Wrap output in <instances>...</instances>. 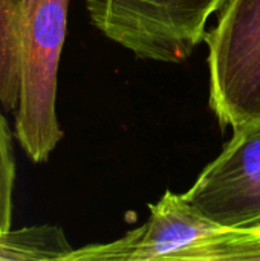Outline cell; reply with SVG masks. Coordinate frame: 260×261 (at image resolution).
Here are the masks:
<instances>
[{"mask_svg": "<svg viewBox=\"0 0 260 261\" xmlns=\"http://www.w3.org/2000/svg\"><path fill=\"white\" fill-rule=\"evenodd\" d=\"M224 225H260V116L238 128L222 153L181 194Z\"/></svg>", "mask_w": 260, "mask_h": 261, "instance_id": "obj_5", "label": "cell"}, {"mask_svg": "<svg viewBox=\"0 0 260 261\" xmlns=\"http://www.w3.org/2000/svg\"><path fill=\"white\" fill-rule=\"evenodd\" d=\"M208 44L210 106L221 125L260 116V0H227Z\"/></svg>", "mask_w": 260, "mask_h": 261, "instance_id": "obj_4", "label": "cell"}, {"mask_svg": "<svg viewBox=\"0 0 260 261\" xmlns=\"http://www.w3.org/2000/svg\"><path fill=\"white\" fill-rule=\"evenodd\" d=\"M72 251L58 226H29L0 234V260H66Z\"/></svg>", "mask_w": 260, "mask_h": 261, "instance_id": "obj_6", "label": "cell"}, {"mask_svg": "<svg viewBox=\"0 0 260 261\" xmlns=\"http://www.w3.org/2000/svg\"><path fill=\"white\" fill-rule=\"evenodd\" d=\"M5 112L0 109V234L8 232L12 226L14 214V188L17 177L14 156V130Z\"/></svg>", "mask_w": 260, "mask_h": 261, "instance_id": "obj_8", "label": "cell"}, {"mask_svg": "<svg viewBox=\"0 0 260 261\" xmlns=\"http://www.w3.org/2000/svg\"><path fill=\"white\" fill-rule=\"evenodd\" d=\"M70 0H14L20 44L18 106L14 138L34 164L49 161L63 139L57 116L58 67Z\"/></svg>", "mask_w": 260, "mask_h": 261, "instance_id": "obj_2", "label": "cell"}, {"mask_svg": "<svg viewBox=\"0 0 260 261\" xmlns=\"http://www.w3.org/2000/svg\"><path fill=\"white\" fill-rule=\"evenodd\" d=\"M149 220L104 245L74 249L66 261L260 260V225H224L167 191Z\"/></svg>", "mask_w": 260, "mask_h": 261, "instance_id": "obj_1", "label": "cell"}, {"mask_svg": "<svg viewBox=\"0 0 260 261\" xmlns=\"http://www.w3.org/2000/svg\"><path fill=\"white\" fill-rule=\"evenodd\" d=\"M227 0H86L90 23L138 58L179 63Z\"/></svg>", "mask_w": 260, "mask_h": 261, "instance_id": "obj_3", "label": "cell"}, {"mask_svg": "<svg viewBox=\"0 0 260 261\" xmlns=\"http://www.w3.org/2000/svg\"><path fill=\"white\" fill-rule=\"evenodd\" d=\"M20 89V44L14 0H0V109L14 115Z\"/></svg>", "mask_w": 260, "mask_h": 261, "instance_id": "obj_7", "label": "cell"}]
</instances>
